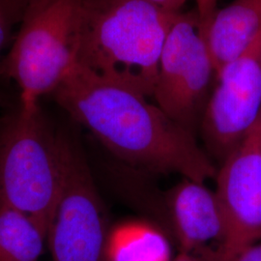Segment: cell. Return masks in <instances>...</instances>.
I'll list each match as a JSON object with an SVG mask.
<instances>
[{"label": "cell", "instance_id": "cell-1", "mask_svg": "<svg viewBox=\"0 0 261 261\" xmlns=\"http://www.w3.org/2000/svg\"><path fill=\"white\" fill-rule=\"evenodd\" d=\"M58 105L135 168L205 182L217 168L193 132L130 87L77 63L54 91Z\"/></svg>", "mask_w": 261, "mask_h": 261}, {"label": "cell", "instance_id": "cell-2", "mask_svg": "<svg viewBox=\"0 0 261 261\" xmlns=\"http://www.w3.org/2000/svg\"><path fill=\"white\" fill-rule=\"evenodd\" d=\"M181 13L144 0H87L77 63L153 97L162 50Z\"/></svg>", "mask_w": 261, "mask_h": 261}, {"label": "cell", "instance_id": "cell-3", "mask_svg": "<svg viewBox=\"0 0 261 261\" xmlns=\"http://www.w3.org/2000/svg\"><path fill=\"white\" fill-rule=\"evenodd\" d=\"M87 0H27L5 62L20 106L40 105L77 64Z\"/></svg>", "mask_w": 261, "mask_h": 261}, {"label": "cell", "instance_id": "cell-4", "mask_svg": "<svg viewBox=\"0 0 261 261\" xmlns=\"http://www.w3.org/2000/svg\"><path fill=\"white\" fill-rule=\"evenodd\" d=\"M60 186L58 133L40 105H19L0 127V204L28 215L47 235Z\"/></svg>", "mask_w": 261, "mask_h": 261}, {"label": "cell", "instance_id": "cell-5", "mask_svg": "<svg viewBox=\"0 0 261 261\" xmlns=\"http://www.w3.org/2000/svg\"><path fill=\"white\" fill-rule=\"evenodd\" d=\"M61 186L47 233L54 261H107V216L76 140L58 133Z\"/></svg>", "mask_w": 261, "mask_h": 261}, {"label": "cell", "instance_id": "cell-6", "mask_svg": "<svg viewBox=\"0 0 261 261\" xmlns=\"http://www.w3.org/2000/svg\"><path fill=\"white\" fill-rule=\"evenodd\" d=\"M213 79L216 71L197 14L181 13L163 47L152 98L172 120L193 132Z\"/></svg>", "mask_w": 261, "mask_h": 261}, {"label": "cell", "instance_id": "cell-7", "mask_svg": "<svg viewBox=\"0 0 261 261\" xmlns=\"http://www.w3.org/2000/svg\"><path fill=\"white\" fill-rule=\"evenodd\" d=\"M215 82L201 128L208 149L224 161L261 112V38L244 55L224 66Z\"/></svg>", "mask_w": 261, "mask_h": 261}, {"label": "cell", "instance_id": "cell-8", "mask_svg": "<svg viewBox=\"0 0 261 261\" xmlns=\"http://www.w3.org/2000/svg\"><path fill=\"white\" fill-rule=\"evenodd\" d=\"M215 178L225 227L222 242L213 249L228 256L261 240V112Z\"/></svg>", "mask_w": 261, "mask_h": 261}, {"label": "cell", "instance_id": "cell-9", "mask_svg": "<svg viewBox=\"0 0 261 261\" xmlns=\"http://www.w3.org/2000/svg\"><path fill=\"white\" fill-rule=\"evenodd\" d=\"M168 216L180 252L195 253L222 242L224 234V211L216 192L205 182L183 178L167 198Z\"/></svg>", "mask_w": 261, "mask_h": 261}, {"label": "cell", "instance_id": "cell-10", "mask_svg": "<svg viewBox=\"0 0 261 261\" xmlns=\"http://www.w3.org/2000/svg\"><path fill=\"white\" fill-rule=\"evenodd\" d=\"M261 38V0H234L217 10L205 34L216 74Z\"/></svg>", "mask_w": 261, "mask_h": 261}, {"label": "cell", "instance_id": "cell-11", "mask_svg": "<svg viewBox=\"0 0 261 261\" xmlns=\"http://www.w3.org/2000/svg\"><path fill=\"white\" fill-rule=\"evenodd\" d=\"M107 261H172V251L164 231L143 220H128L109 231Z\"/></svg>", "mask_w": 261, "mask_h": 261}, {"label": "cell", "instance_id": "cell-12", "mask_svg": "<svg viewBox=\"0 0 261 261\" xmlns=\"http://www.w3.org/2000/svg\"><path fill=\"white\" fill-rule=\"evenodd\" d=\"M47 239L28 215L0 204V261H38Z\"/></svg>", "mask_w": 261, "mask_h": 261}, {"label": "cell", "instance_id": "cell-13", "mask_svg": "<svg viewBox=\"0 0 261 261\" xmlns=\"http://www.w3.org/2000/svg\"><path fill=\"white\" fill-rule=\"evenodd\" d=\"M194 254L199 261H261V240L228 256L217 253L212 247L203 248Z\"/></svg>", "mask_w": 261, "mask_h": 261}, {"label": "cell", "instance_id": "cell-14", "mask_svg": "<svg viewBox=\"0 0 261 261\" xmlns=\"http://www.w3.org/2000/svg\"><path fill=\"white\" fill-rule=\"evenodd\" d=\"M23 6L22 0H0V55L9 39L14 19Z\"/></svg>", "mask_w": 261, "mask_h": 261}, {"label": "cell", "instance_id": "cell-15", "mask_svg": "<svg viewBox=\"0 0 261 261\" xmlns=\"http://www.w3.org/2000/svg\"><path fill=\"white\" fill-rule=\"evenodd\" d=\"M196 3V13L199 19V24L202 34L205 38L207 29L209 28L215 14L218 10V0H194Z\"/></svg>", "mask_w": 261, "mask_h": 261}, {"label": "cell", "instance_id": "cell-16", "mask_svg": "<svg viewBox=\"0 0 261 261\" xmlns=\"http://www.w3.org/2000/svg\"><path fill=\"white\" fill-rule=\"evenodd\" d=\"M144 1L163 9L175 12V13H181L182 7L185 5L188 0H144Z\"/></svg>", "mask_w": 261, "mask_h": 261}, {"label": "cell", "instance_id": "cell-17", "mask_svg": "<svg viewBox=\"0 0 261 261\" xmlns=\"http://www.w3.org/2000/svg\"><path fill=\"white\" fill-rule=\"evenodd\" d=\"M172 261H199L196 254L189 253V252H180L176 257H174Z\"/></svg>", "mask_w": 261, "mask_h": 261}, {"label": "cell", "instance_id": "cell-18", "mask_svg": "<svg viewBox=\"0 0 261 261\" xmlns=\"http://www.w3.org/2000/svg\"><path fill=\"white\" fill-rule=\"evenodd\" d=\"M23 2H27V0H23Z\"/></svg>", "mask_w": 261, "mask_h": 261}]
</instances>
